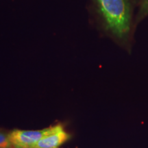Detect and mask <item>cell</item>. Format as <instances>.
I'll use <instances>...</instances> for the list:
<instances>
[{
  "label": "cell",
  "mask_w": 148,
  "mask_h": 148,
  "mask_svg": "<svg viewBox=\"0 0 148 148\" xmlns=\"http://www.w3.org/2000/svg\"><path fill=\"white\" fill-rule=\"evenodd\" d=\"M105 32L120 45L130 43L133 27L132 0H92Z\"/></svg>",
  "instance_id": "6da1fadb"
},
{
  "label": "cell",
  "mask_w": 148,
  "mask_h": 148,
  "mask_svg": "<svg viewBox=\"0 0 148 148\" xmlns=\"http://www.w3.org/2000/svg\"><path fill=\"white\" fill-rule=\"evenodd\" d=\"M62 127L63 125L58 123L40 130L14 129L10 131L9 136L14 147L27 148L34 145L44 136L57 132Z\"/></svg>",
  "instance_id": "7a4b0ae2"
},
{
  "label": "cell",
  "mask_w": 148,
  "mask_h": 148,
  "mask_svg": "<svg viewBox=\"0 0 148 148\" xmlns=\"http://www.w3.org/2000/svg\"><path fill=\"white\" fill-rule=\"evenodd\" d=\"M71 137V135L62 127L57 132L44 136L34 145L27 148H59Z\"/></svg>",
  "instance_id": "3957f363"
},
{
  "label": "cell",
  "mask_w": 148,
  "mask_h": 148,
  "mask_svg": "<svg viewBox=\"0 0 148 148\" xmlns=\"http://www.w3.org/2000/svg\"><path fill=\"white\" fill-rule=\"evenodd\" d=\"M148 16V0H142L135 23H138Z\"/></svg>",
  "instance_id": "277c9868"
},
{
  "label": "cell",
  "mask_w": 148,
  "mask_h": 148,
  "mask_svg": "<svg viewBox=\"0 0 148 148\" xmlns=\"http://www.w3.org/2000/svg\"><path fill=\"white\" fill-rule=\"evenodd\" d=\"M10 131L0 129V147H12V145L10 140Z\"/></svg>",
  "instance_id": "5b68a950"
},
{
  "label": "cell",
  "mask_w": 148,
  "mask_h": 148,
  "mask_svg": "<svg viewBox=\"0 0 148 148\" xmlns=\"http://www.w3.org/2000/svg\"><path fill=\"white\" fill-rule=\"evenodd\" d=\"M0 148H15V147H0Z\"/></svg>",
  "instance_id": "8992f818"
},
{
  "label": "cell",
  "mask_w": 148,
  "mask_h": 148,
  "mask_svg": "<svg viewBox=\"0 0 148 148\" xmlns=\"http://www.w3.org/2000/svg\"><path fill=\"white\" fill-rule=\"evenodd\" d=\"M15 148H21V147H15Z\"/></svg>",
  "instance_id": "52a82bcc"
}]
</instances>
